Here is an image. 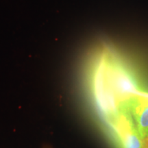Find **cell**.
I'll return each mask as SVG.
<instances>
[{
    "label": "cell",
    "mask_w": 148,
    "mask_h": 148,
    "mask_svg": "<svg viewBox=\"0 0 148 148\" xmlns=\"http://www.w3.org/2000/svg\"><path fill=\"white\" fill-rule=\"evenodd\" d=\"M115 127L121 148H144L143 140L128 112H120L116 117Z\"/></svg>",
    "instance_id": "obj_1"
},
{
    "label": "cell",
    "mask_w": 148,
    "mask_h": 148,
    "mask_svg": "<svg viewBox=\"0 0 148 148\" xmlns=\"http://www.w3.org/2000/svg\"><path fill=\"white\" fill-rule=\"evenodd\" d=\"M126 112L132 117L136 130L144 140L148 136V98L141 94L136 95L127 103Z\"/></svg>",
    "instance_id": "obj_2"
},
{
    "label": "cell",
    "mask_w": 148,
    "mask_h": 148,
    "mask_svg": "<svg viewBox=\"0 0 148 148\" xmlns=\"http://www.w3.org/2000/svg\"><path fill=\"white\" fill-rule=\"evenodd\" d=\"M144 148H148V136L143 140Z\"/></svg>",
    "instance_id": "obj_3"
}]
</instances>
